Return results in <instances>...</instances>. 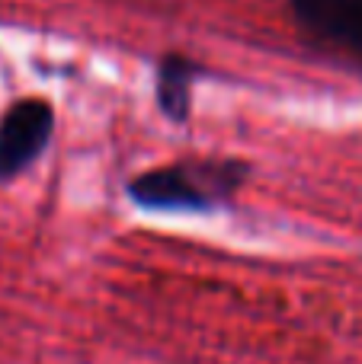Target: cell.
Here are the masks:
<instances>
[{
	"label": "cell",
	"instance_id": "obj_4",
	"mask_svg": "<svg viewBox=\"0 0 362 364\" xmlns=\"http://www.w3.org/2000/svg\"><path fill=\"white\" fill-rule=\"evenodd\" d=\"M199 77H205V68L190 61L186 55H164L157 61L154 77V100L167 122L186 125L192 115V87Z\"/></svg>",
	"mask_w": 362,
	"mask_h": 364
},
{
	"label": "cell",
	"instance_id": "obj_2",
	"mask_svg": "<svg viewBox=\"0 0 362 364\" xmlns=\"http://www.w3.org/2000/svg\"><path fill=\"white\" fill-rule=\"evenodd\" d=\"M55 109L42 96L16 100L0 112V186L23 176L51 144Z\"/></svg>",
	"mask_w": 362,
	"mask_h": 364
},
{
	"label": "cell",
	"instance_id": "obj_3",
	"mask_svg": "<svg viewBox=\"0 0 362 364\" xmlns=\"http://www.w3.org/2000/svg\"><path fill=\"white\" fill-rule=\"evenodd\" d=\"M289 10L311 42L362 61V0H289Z\"/></svg>",
	"mask_w": 362,
	"mask_h": 364
},
{
	"label": "cell",
	"instance_id": "obj_1",
	"mask_svg": "<svg viewBox=\"0 0 362 364\" xmlns=\"http://www.w3.org/2000/svg\"><path fill=\"white\" fill-rule=\"evenodd\" d=\"M250 179V164L234 157H190L125 182V195L141 211L212 214L228 208Z\"/></svg>",
	"mask_w": 362,
	"mask_h": 364
}]
</instances>
